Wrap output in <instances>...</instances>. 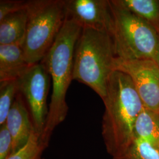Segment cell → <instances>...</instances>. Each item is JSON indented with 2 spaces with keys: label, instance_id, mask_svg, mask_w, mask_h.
<instances>
[{
  "label": "cell",
  "instance_id": "obj_1",
  "mask_svg": "<svg viewBox=\"0 0 159 159\" xmlns=\"http://www.w3.org/2000/svg\"><path fill=\"white\" fill-rule=\"evenodd\" d=\"M102 102V134L106 151L114 159L134 141V126L144 106L130 77L119 71L110 76Z\"/></svg>",
  "mask_w": 159,
  "mask_h": 159
},
{
  "label": "cell",
  "instance_id": "obj_2",
  "mask_svg": "<svg viewBox=\"0 0 159 159\" xmlns=\"http://www.w3.org/2000/svg\"><path fill=\"white\" fill-rule=\"evenodd\" d=\"M81 30L77 24L66 18L55 42L41 61L46 66L52 83L48 112L40 138L44 150L49 144L53 131L68 113L66 94L73 80L74 48Z\"/></svg>",
  "mask_w": 159,
  "mask_h": 159
},
{
  "label": "cell",
  "instance_id": "obj_3",
  "mask_svg": "<svg viewBox=\"0 0 159 159\" xmlns=\"http://www.w3.org/2000/svg\"><path fill=\"white\" fill-rule=\"evenodd\" d=\"M116 58L109 33L82 29L74 48L73 80L89 87L102 100L107 94Z\"/></svg>",
  "mask_w": 159,
  "mask_h": 159
},
{
  "label": "cell",
  "instance_id": "obj_4",
  "mask_svg": "<svg viewBox=\"0 0 159 159\" xmlns=\"http://www.w3.org/2000/svg\"><path fill=\"white\" fill-rule=\"evenodd\" d=\"M113 15L111 37L116 58L125 60H153L159 44V33L148 23L110 1Z\"/></svg>",
  "mask_w": 159,
  "mask_h": 159
},
{
  "label": "cell",
  "instance_id": "obj_5",
  "mask_svg": "<svg viewBox=\"0 0 159 159\" xmlns=\"http://www.w3.org/2000/svg\"><path fill=\"white\" fill-rule=\"evenodd\" d=\"M22 48L30 65L40 63L55 42L66 20L64 0L29 1Z\"/></svg>",
  "mask_w": 159,
  "mask_h": 159
},
{
  "label": "cell",
  "instance_id": "obj_6",
  "mask_svg": "<svg viewBox=\"0 0 159 159\" xmlns=\"http://www.w3.org/2000/svg\"><path fill=\"white\" fill-rule=\"evenodd\" d=\"M17 83L18 93L27 104L34 129L41 136L48 112L47 100L51 83L50 74L46 66L40 62L30 66Z\"/></svg>",
  "mask_w": 159,
  "mask_h": 159
},
{
  "label": "cell",
  "instance_id": "obj_7",
  "mask_svg": "<svg viewBox=\"0 0 159 159\" xmlns=\"http://www.w3.org/2000/svg\"><path fill=\"white\" fill-rule=\"evenodd\" d=\"M113 68L130 77L144 107L159 113V68L154 60L116 58Z\"/></svg>",
  "mask_w": 159,
  "mask_h": 159
},
{
  "label": "cell",
  "instance_id": "obj_8",
  "mask_svg": "<svg viewBox=\"0 0 159 159\" xmlns=\"http://www.w3.org/2000/svg\"><path fill=\"white\" fill-rule=\"evenodd\" d=\"M66 18L81 29L107 31L111 34L113 15L110 0H64Z\"/></svg>",
  "mask_w": 159,
  "mask_h": 159
},
{
  "label": "cell",
  "instance_id": "obj_9",
  "mask_svg": "<svg viewBox=\"0 0 159 159\" xmlns=\"http://www.w3.org/2000/svg\"><path fill=\"white\" fill-rule=\"evenodd\" d=\"M6 125L11 136V153H13L27 143L35 130L29 110L20 93H18L8 114Z\"/></svg>",
  "mask_w": 159,
  "mask_h": 159
},
{
  "label": "cell",
  "instance_id": "obj_10",
  "mask_svg": "<svg viewBox=\"0 0 159 159\" xmlns=\"http://www.w3.org/2000/svg\"><path fill=\"white\" fill-rule=\"evenodd\" d=\"M30 66L21 46L0 45V82L18 79Z\"/></svg>",
  "mask_w": 159,
  "mask_h": 159
},
{
  "label": "cell",
  "instance_id": "obj_11",
  "mask_svg": "<svg viewBox=\"0 0 159 159\" xmlns=\"http://www.w3.org/2000/svg\"><path fill=\"white\" fill-rule=\"evenodd\" d=\"M28 16L27 8L9 14L0 21V45L22 46L26 33Z\"/></svg>",
  "mask_w": 159,
  "mask_h": 159
},
{
  "label": "cell",
  "instance_id": "obj_12",
  "mask_svg": "<svg viewBox=\"0 0 159 159\" xmlns=\"http://www.w3.org/2000/svg\"><path fill=\"white\" fill-rule=\"evenodd\" d=\"M134 138L141 139L159 149V113L143 107L134 126Z\"/></svg>",
  "mask_w": 159,
  "mask_h": 159
},
{
  "label": "cell",
  "instance_id": "obj_13",
  "mask_svg": "<svg viewBox=\"0 0 159 159\" xmlns=\"http://www.w3.org/2000/svg\"><path fill=\"white\" fill-rule=\"evenodd\" d=\"M117 2L150 24L159 33V0H116Z\"/></svg>",
  "mask_w": 159,
  "mask_h": 159
},
{
  "label": "cell",
  "instance_id": "obj_14",
  "mask_svg": "<svg viewBox=\"0 0 159 159\" xmlns=\"http://www.w3.org/2000/svg\"><path fill=\"white\" fill-rule=\"evenodd\" d=\"M113 159H159V149L146 140L134 138L124 153Z\"/></svg>",
  "mask_w": 159,
  "mask_h": 159
},
{
  "label": "cell",
  "instance_id": "obj_15",
  "mask_svg": "<svg viewBox=\"0 0 159 159\" xmlns=\"http://www.w3.org/2000/svg\"><path fill=\"white\" fill-rule=\"evenodd\" d=\"M18 93L17 80L0 82V125L6 123Z\"/></svg>",
  "mask_w": 159,
  "mask_h": 159
},
{
  "label": "cell",
  "instance_id": "obj_16",
  "mask_svg": "<svg viewBox=\"0 0 159 159\" xmlns=\"http://www.w3.org/2000/svg\"><path fill=\"white\" fill-rule=\"evenodd\" d=\"M40 135L33 131L27 143L15 153H11L6 159H37L44 150L41 146Z\"/></svg>",
  "mask_w": 159,
  "mask_h": 159
},
{
  "label": "cell",
  "instance_id": "obj_17",
  "mask_svg": "<svg viewBox=\"0 0 159 159\" xmlns=\"http://www.w3.org/2000/svg\"><path fill=\"white\" fill-rule=\"evenodd\" d=\"M29 1L21 0H1L0 1V21L12 13L26 9Z\"/></svg>",
  "mask_w": 159,
  "mask_h": 159
},
{
  "label": "cell",
  "instance_id": "obj_18",
  "mask_svg": "<svg viewBox=\"0 0 159 159\" xmlns=\"http://www.w3.org/2000/svg\"><path fill=\"white\" fill-rule=\"evenodd\" d=\"M12 137L6 123L0 125V159H6L11 153Z\"/></svg>",
  "mask_w": 159,
  "mask_h": 159
},
{
  "label": "cell",
  "instance_id": "obj_19",
  "mask_svg": "<svg viewBox=\"0 0 159 159\" xmlns=\"http://www.w3.org/2000/svg\"><path fill=\"white\" fill-rule=\"evenodd\" d=\"M154 61L157 64V66H158V67L159 68V44H158V47H157V52H156V57H155V58H154Z\"/></svg>",
  "mask_w": 159,
  "mask_h": 159
},
{
  "label": "cell",
  "instance_id": "obj_20",
  "mask_svg": "<svg viewBox=\"0 0 159 159\" xmlns=\"http://www.w3.org/2000/svg\"><path fill=\"white\" fill-rule=\"evenodd\" d=\"M42 159V158H41V156H40V157H39V158H38V159Z\"/></svg>",
  "mask_w": 159,
  "mask_h": 159
}]
</instances>
